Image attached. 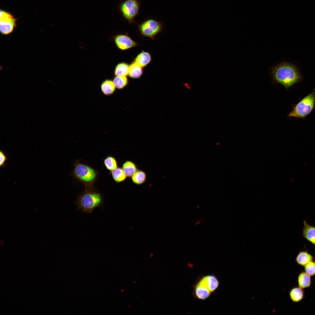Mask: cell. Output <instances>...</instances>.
Instances as JSON below:
<instances>
[{"label":"cell","instance_id":"1","mask_svg":"<svg viewBox=\"0 0 315 315\" xmlns=\"http://www.w3.org/2000/svg\"><path fill=\"white\" fill-rule=\"evenodd\" d=\"M271 71L273 82L281 84L286 89L302 79L297 67L289 63L280 64L272 68Z\"/></svg>","mask_w":315,"mask_h":315},{"label":"cell","instance_id":"2","mask_svg":"<svg viewBox=\"0 0 315 315\" xmlns=\"http://www.w3.org/2000/svg\"><path fill=\"white\" fill-rule=\"evenodd\" d=\"M78 210L91 215L93 211L98 207L103 208L104 199L102 194L94 188L93 186L85 187L83 193L78 196L74 202Z\"/></svg>","mask_w":315,"mask_h":315},{"label":"cell","instance_id":"3","mask_svg":"<svg viewBox=\"0 0 315 315\" xmlns=\"http://www.w3.org/2000/svg\"><path fill=\"white\" fill-rule=\"evenodd\" d=\"M220 284L219 280L213 274L200 276L192 286V295L195 298L206 300L218 288Z\"/></svg>","mask_w":315,"mask_h":315},{"label":"cell","instance_id":"4","mask_svg":"<svg viewBox=\"0 0 315 315\" xmlns=\"http://www.w3.org/2000/svg\"><path fill=\"white\" fill-rule=\"evenodd\" d=\"M74 177L82 183L85 187L93 186L98 174L97 171L91 167L76 161L72 172Z\"/></svg>","mask_w":315,"mask_h":315},{"label":"cell","instance_id":"5","mask_svg":"<svg viewBox=\"0 0 315 315\" xmlns=\"http://www.w3.org/2000/svg\"><path fill=\"white\" fill-rule=\"evenodd\" d=\"M315 106V89L293 105V110L288 116L304 119L314 110Z\"/></svg>","mask_w":315,"mask_h":315},{"label":"cell","instance_id":"6","mask_svg":"<svg viewBox=\"0 0 315 315\" xmlns=\"http://www.w3.org/2000/svg\"><path fill=\"white\" fill-rule=\"evenodd\" d=\"M140 7L138 0H125L120 4L119 9L123 18L129 23L132 24L136 23L134 19L139 15Z\"/></svg>","mask_w":315,"mask_h":315},{"label":"cell","instance_id":"7","mask_svg":"<svg viewBox=\"0 0 315 315\" xmlns=\"http://www.w3.org/2000/svg\"><path fill=\"white\" fill-rule=\"evenodd\" d=\"M138 28L142 36L154 40L155 36L162 31L163 26L160 22L150 19L142 22Z\"/></svg>","mask_w":315,"mask_h":315},{"label":"cell","instance_id":"8","mask_svg":"<svg viewBox=\"0 0 315 315\" xmlns=\"http://www.w3.org/2000/svg\"><path fill=\"white\" fill-rule=\"evenodd\" d=\"M17 19L10 13L1 10L0 31L4 35L11 33L16 26Z\"/></svg>","mask_w":315,"mask_h":315},{"label":"cell","instance_id":"9","mask_svg":"<svg viewBox=\"0 0 315 315\" xmlns=\"http://www.w3.org/2000/svg\"><path fill=\"white\" fill-rule=\"evenodd\" d=\"M113 40L117 48L122 51L135 47L138 44L127 34L117 35L113 37Z\"/></svg>","mask_w":315,"mask_h":315},{"label":"cell","instance_id":"10","mask_svg":"<svg viewBox=\"0 0 315 315\" xmlns=\"http://www.w3.org/2000/svg\"><path fill=\"white\" fill-rule=\"evenodd\" d=\"M315 259V257L307 250H303L299 251L296 257L295 261L298 265L304 267Z\"/></svg>","mask_w":315,"mask_h":315},{"label":"cell","instance_id":"11","mask_svg":"<svg viewBox=\"0 0 315 315\" xmlns=\"http://www.w3.org/2000/svg\"><path fill=\"white\" fill-rule=\"evenodd\" d=\"M302 236L312 243L315 248V226L309 225L305 220L303 221Z\"/></svg>","mask_w":315,"mask_h":315},{"label":"cell","instance_id":"12","mask_svg":"<svg viewBox=\"0 0 315 315\" xmlns=\"http://www.w3.org/2000/svg\"><path fill=\"white\" fill-rule=\"evenodd\" d=\"M290 299L295 303L301 302L305 297L304 290L299 287L295 286L291 288L289 291Z\"/></svg>","mask_w":315,"mask_h":315},{"label":"cell","instance_id":"13","mask_svg":"<svg viewBox=\"0 0 315 315\" xmlns=\"http://www.w3.org/2000/svg\"><path fill=\"white\" fill-rule=\"evenodd\" d=\"M297 282L298 286L303 289L310 287L312 283L311 276L303 271L299 273Z\"/></svg>","mask_w":315,"mask_h":315},{"label":"cell","instance_id":"14","mask_svg":"<svg viewBox=\"0 0 315 315\" xmlns=\"http://www.w3.org/2000/svg\"><path fill=\"white\" fill-rule=\"evenodd\" d=\"M152 57L150 54L145 51H142L135 58L134 61L142 68L146 66L151 62Z\"/></svg>","mask_w":315,"mask_h":315},{"label":"cell","instance_id":"15","mask_svg":"<svg viewBox=\"0 0 315 315\" xmlns=\"http://www.w3.org/2000/svg\"><path fill=\"white\" fill-rule=\"evenodd\" d=\"M116 88L113 80L106 79L104 80L100 85V89L102 93L104 95L109 96L115 92Z\"/></svg>","mask_w":315,"mask_h":315},{"label":"cell","instance_id":"16","mask_svg":"<svg viewBox=\"0 0 315 315\" xmlns=\"http://www.w3.org/2000/svg\"><path fill=\"white\" fill-rule=\"evenodd\" d=\"M143 68L134 61H133L130 65L128 76L130 78L133 79L140 78L143 74Z\"/></svg>","mask_w":315,"mask_h":315},{"label":"cell","instance_id":"17","mask_svg":"<svg viewBox=\"0 0 315 315\" xmlns=\"http://www.w3.org/2000/svg\"><path fill=\"white\" fill-rule=\"evenodd\" d=\"M122 168L127 177L131 178L138 169L136 164L130 160H127L123 164Z\"/></svg>","mask_w":315,"mask_h":315},{"label":"cell","instance_id":"18","mask_svg":"<svg viewBox=\"0 0 315 315\" xmlns=\"http://www.w3.org/2000/svg\"><path fill=\"white\" fill-rule=\"evenodd\" d=\"M130 65L124 62L118 63L115 66L114 70L115 76H127L128 75Z\"/></svg>","mask_w":315,"mask_h":315},{"label":"cell","instance_id":"19","mask_svg":"<svg viewBox=\"0 0 315 315\" xmlns=\"http://www.w3.org/2000/svg\"><path fill=\"white\" fill-rule=\"evenodd\" d=\"M132 182L137 185L143 184L146 181L147 176L143 170L138 169L131 177Z\"/></svg>","mask_w":315,"mask_h":315},{"label":"cell","instance_id":"20","mask_svg":"<svg viewBox=\"0 0 315 315\" xmlns=\"http://www.w3.org/2000/svg\"><path fill=\"white\" fill-rule=\"evenodd\" d=\"M110 175L117 183H119L124 181L127 177L122 168L118 167L115 169L110 172Z\"/></svg>","mask_w":315,"mask_h":315},{"label":"cell","instance_id":"21","mask_svg":"<svg viewBox=\"0 0 315 315\" xmlns=\"http://www.w3.org/2000/svg\"><path fill=\"white\" fill-rule=\"evenodd\" d=\"M103 163L106 168L110 172L115 169L118 167L116 159L112 156L106 157L104 160Z\"/></svg>","mask_w":315,"mask_h":315},{"label":"cell","instance_id":"22","mask_svg":"<svg viewBox=\"0 0 315 315\" xmlns=\"http://www.w3.org/2000/svg\"><path fill=\"white\" fill-rule=\"evenodd\" d=\"M113 80L116 88L121 89L125 87L128 82V80L127 76H115Z\"/></svg>","mask_w":315,"mask_h":315},{"label":"cell","instance_id":"23","mask_svg":"<svg viewBox=\"0 0 315 315\" xmlns=\"http://www.w3.org/2000/svg\"><path fill=\"white\" fill-rule=\"evenodd\" d=\"M304 271L311 276H315V261H311L304 266Z\"/></svg>","mask_w":315,"mask_h":315},{"label":"cell","instance_id":"24","mask_svg":"<svg viewBox=\"0 0 315 315\" xmlns=\"http://www.w3.org/2000/svg\"><path fill=\"white\" fill-rule=\"evenodd\" d=\"M8 159V157L4 154L3 151H0V167H3L5 165L6 161Z\"/></svg>","mask_w":315,"mask_h":315},{"label":"cell","instance_id":"25","mask_svg":"<svg viewBox=\"0 0 315 315\" xmlns=\"http://www.w3.org/2000/svg\"><path fill=\"white\" fill-rule=\"evenodd\" d=\"M184 85V86H185L187 89H189L191 88L190 85L188 83H185Z\"/></svg>","mask_w":315,"mask_h":315},{"label":"cell","instance_id":"26","mask_svg":"<svg viewBox=\"0 0 315 315\" xmlns=\"http://www.w3.org/2000/svg\"><path fill=\"white\" fill-rule=\"evenodd\" d=\"M200 220H198V221H197V222H196V223H195V224L196 225H197V224H199V223H200Z\"/></svg>","mask_w":315,"mask_h":315}]
</instances>
